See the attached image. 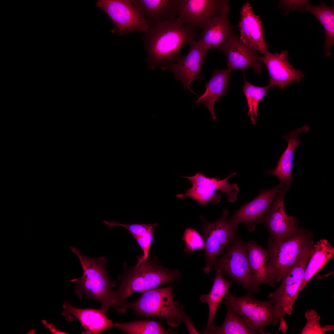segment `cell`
I'll return each instance as SVG.
<instances>
[{
  "label": "cell",
  "instance_id": "6da1fadb",
  "mask_svg": "<svg viewBox=\"0 0 334 334\" xmlns=\"http://www.w3.org/2000/svg\"><path fill=\"white\" fill-rule=\"evenodd\" d=\"M199 38L196 30L182 23L178 17L149 28L141 39L148 53L146 61L148 69L153 70L173 62L185 45Z\"/></svg>",
  "mask_w": 334,
  "mask_h": 334
},
{
  "label": "cell",
  "instance_id": "7a4b0ae2",
  "mask_svg": "<svg viewBox=\"0 0 334 334\" xmlns=\"http://www.w3.org/2000/svg\"><path fill=\"white\" fill-rule=\"evenodd\" d=\"M119 277L121 284L115 291L113 307L119 312L125 299L135 292H143L163 284L179 281L181 275L177 270L163 267L155 257L148 258L138 265L126 269Z\"/></svg>",
  "mask_w": 334,
  "mask_h": 334
},
{
  "label": "cell",
  "instance_id": "3957f363",
  "mask_svg": "<svg viewBox=\"0 0 334 334\" xmlns=\"http://www.w3.org/2000/svg\"><path fill=\"white\" fill-rule=\"evenodd\" d=\"M70 249L78 257L83 272L81 277L70 281L75 284L76 294L80 298L85 295L87 298L97 300L101 304V309L107 312L114 303L115 291L112 287L116 283L111 281L107 274L106 257L91 258L76 248L70 246Z\"/></svg>",
  "mask_w": 334,
  "mask_h": 334
},
{
  "label": "cell",
  "instance_id": "277c9868",
  "mask_svg": "<svg viewBox=\"0 0 334 334\" xmlns=\"http://www.w3.org/2000/svg\"><path fill=\"white\" fill-rule=\"evenodd\" d=\"M313 235L303 227L286 239L274 240L268 238L270 270L275 283L282 281L294 265L314 244Z\"/></svg>",
  "mask_w": 334,
  "mask_h": 334
},
{
  "label": "cell",
  "instance_id": "5b68a950",
  "mask_svg": "<svg viewBox=\"0 0 334 334\" xmlns=\"http://www.w3.org/2000/svg\"><path fill=\"white\" fill-rule=\"evenodd\" d=\"M180 304L174 302L171 285L161 288H155L142 292L139 298L130 303L123 305L121 313L128 309L133 310L138 315L144 317L153 316L164 319L169 325L178 326L181 320Z\"/></svg>",
  "mask_w": 334,
  "mask_h": 334
},
{
  "label": "cell",
  "instance_id": "8992f818",
  "mask_svg": "<svg viewBox=\"0 0 334 334\" xmlns=\"http://www.w3.org/2000/svg\"><path fill=\"white\" fill-rule=\"evenodd\" d=\"M224 302L228 303L233 310L241 315L246 325L258 333L270 334L264 331L267 326L279 323L274 302L271 300L261 301L253 297L248 292L244 295L237 297L229 293Z\"/></svg>",
  "mask_w": 334,
  "mask_h": 334
},
{
  "label": "cell",
  "instance_id": "52a82bcc",
  "mask_svg": "<svg viewBox=\"0 0 334 334\" xmlns=\"http://www.w3.org/2000/svg\"><path fill=\"white\" fill-rule=\"evenodd\" d=\"M229 214L228 210L224 209L219 219L212 222H208L203 216H200L203 223L201 231L205 243L206 261L203 271L205 274L211 270L212 264L217 256L221 254L238 236V225L229 221Z\"/></svg>",
  "mask_w": 334,
  "mask_h": 334
},
{
  "label": "cell",
  "instance_id": "ba28073f",
  "mask_svg": "<svg viewBox=\"0 0 334 334\" xmlns=\"http://www.w3.org/2000/svg\"><path fill=\"white\" fill-rule=\"evenodd\" d=\"M314 245L291 269L282 280L280 286L268 298L274 303L276 314L280 323L279 328H287L284 318L286 314H292L294 303L298 296L297 292L302 280L304 272L312 254Z\"/></svg>",
  "mask_w": 334,
  "mask_h": 334
},
{
  "label": "cell",
  "instance_id": "9c48e42d",
  "mask_svg": "<svg viewBox=\"0 0 334 334\" xmlns=\"http://www.w3.org/2000/svg\"><path fill=\"white\" fill-rule=\"evenodd\" d=\"M222 255L216 258L211 270H219L245 289L254 293L251 272L248 256L247 243L238 236Z\"/></svg>",
  "mask_w": 334,
  "mask_h": 334
},
{
  "label": "cell",
  "instance_id": "30bf717a",
  "mask_svg": "<svg viewBox=\"0 0 334 334\" xmlns=\"http://www.w3.org/2000/svg\"><path fill=\"white\" fill-rule=\"evenodd\" d=\"M236 174L234 173L230 174L222 180L217 178H209L199 172L192 176H182L190 181L192 186L185 193L178 194L176 197L178 199L191 198L205 206L209 202L215 204L220 202L221 195L216 191L220 190L226 194L229 202H233L237 199L239 188L237 184H231L228 180Z\"/></svg>",
  "mask_w": 334,
  "mask_h": 334
},
{
  "label": "cell",
  "instance_id": "8fae6325",
  "mask_svg": "<svg viewBox=\"0 0 334 334\" xmlns=\"http://www.w3.org/2000/svg\"><path fill=\"white\" fill-rule=\"evenodd\" d=\"M96 7L102 9L112 21L111 30L121 36L130 32H147L149 27L131 0H98Z\"/></svg>",
  "mask_w": 334,
  "mask_h": 334
},
{
  "label": "cell",
  "instance_id": "7c38bea8",
  "mask_svg": "<svg viewBox=\"0 0 334 334\" xmlns=\"http://www.w3.org/2000/svg\"><path fill=\"white\" fill-rule=\"evenodd\" d=\"M291 182L285 185L274 199L261 223L267 229L269 238L275 241L286 239L296 233L300 228L295 217L288 215L284 206V198Z\"/></svg>",
  "mask_w": 334,
  "mask_h": 334
},
{
  "label": "cell",
  "instance_id": "4fadbf2b",
  "mask_svg": "<svg viewBox=\"0 0 334 334\" xmlns=\"http://www.w3.org/2000/svg\"><path fill=\"white\" fill-rule=\"evenodd\" d=\"M189 44L190 49L186 55L179 56L174 62L161 69L173 72L174 78L182 82L184 90L197 95L191 89L190 84L195 79H202L201 71L208 51L196 41Z\"/></svg>",
  "mask_w": 334,
  "mask_h": 334
},
{
  "label": "cell",
  "instance_id": "5bb4252c",
  "mask_svg": "<svg viewBox=\"0 0 334 334\" xmlns=\"http://www.w3.org/2000/svg\"><path fill=\"white\" fill-rule=\"evenodd\" d=\"M228 5L225 0H181L178 17L196 30L202 29Z\"/></svg>",
  "mask_w": 334,
  "mask_h": 334
},
{
  "label": "cell",
  "instance_id": "9a60e30c",
  "mask_svg": "<svg viewBox=\"0 0 334 334\" xmlns=\"http://www.w3.org/2000/svg\"><path fill=\"white\" fill-rule=\"evenodd\" d=\"M283 186L284 183L280 182L276 187L262 191L253 200L242 205L229 220L237 225L240 223L244 224L250 231H253L256 224L261 223L263 216Z\"/></svg>",
  "mask_w": 334,
  "mask_h": 334
},
{
  "label": "cell",
  "instance_id": "2e32d148",
  "mask_svg": "<svg viewBox=\"0 0 334 334\" xmlns=\"http://www.w3.org/2000/svg\"><path fill=\"white\" fill-rule=\"evenodd\" d=\"M288 54L286 51L280 53H272L268 51L260 57V61L268 70L270 87L277 86L284 89L292 82L299 81L303 77L300 71L295 69L289 62L287 59Z\"/></svg>",
  "mask_w": 334,
  "mask_h": 334
},
{
  "label": "cell",
  "instance_id": "e0dca14e",
  "mask_svg": "<svg viewBox=\"0 0 334 334\" xmlns=\"http://www.w3.org/2000/svg\"><path fill=\"white\" fill-rule=\"evenodd\" d=\"M222 51L227 58V68L230 71L240 69L244 72L250 67L257 73L262 72V66L258 52L244 44L234 34Z\"/></svg>",
  "mask_w": 334,
  "mask_h": 334
},
{
  "label": "cell",
  "instance_id": "ac0fdd59",
  "mask_svg": "<svg viewBox=\"0 0 334 334\" xmlns=\"http://www.w3.org/2000/svg\"><path fill=\"white\" fill-rule=\"evenodd\" d=\"M228 5L219 14L211 19L202 29L199 34V44L207 51L216 48L222 51L223 47L234 34V27L230 22Z\"/></svg>",
  "mask_w": 334,
  "mask_h": 334
},
{
  "label": "cell",
  "instance_id": "d6986e66",
  "mask_svg": "<svg viewBox=\"0 0 334 334\" xmlns=\"http://www.w3.org/2000/svg\"><path fill=\"white\" fill-rule=\"evenodd\" d=\"M240 14V40L252 49L264 54L268 51V47L263 36L262 22L259 16L254 13L248 1L242 6Z\"/></svg>",
  "mask_w": 334,
  "mask_h": 334
},
{
  "label": "cell",
  "instance_id": "ffe728a7",
  "mask_svg": "<svg viewBox=\"0 0 334 334\" xmlns=\"http://www.w3.org/2000/svg\"><path fill=\"white\" fill-rule=\"evenodd\" d=\"M181 0H131L149 28L178 15Z\"/></svg>",
  "mask_w": 334,
  "mask_h": 334
},
{
  "label": "cell",
  "instance_id": "44dd1931",
  "mask_svg": "<svg viewBox=\"0 0 334 334\" xmlns=\"http://www.w3.org/2000/svg\"><path fill=\"white\" fill-rule=\"evenodd\" d=\"M248 256L251 272L254 294L258 293L260 286L267 284L273 287L275 282L270 270V256L268 250L255 241L246 242Z\"/></svg>",
  "mask_w": 334,
  "mask_h": 334
},
{
  "label": "cell",
  "instance_id": "7402d4cb",
  "mask_svg": "<svg viewBox=\"0 0 334 334\" xmlns=\"http://www.w3.org/2000/svg\"><path fill=\"white\" fill-rule=\"evenodd\" d=\"M63 310L62 315L70 321L73 315L80 322L85 330L84 334H99L108 330L115 326V323L106 316L101 309H79L74 307L66 301L63 304Z\"/></svg>",
  "mask_w": 334,
  "mask_h": 334
},
{
  "label": "cell",
  "instance_id": "603a6c76",
  "mask_svg": "<svg viewBox=\"0 0 334 334\" xmlns=\"http://www.w3.org/2000/svg\"><path fill=\"white\" fill-rule=\"evenodd\" d=\"M231 71L228 68L222 70L217 69L212 73L209 80L205 84L204 92L198 96L194 101L205 105L210 111L214 121L216 119L213 109L214 103L229 90L228 84L231 79L229 75Z\"/></svg>",
  "mask_w": 334,
  "mask_h": 334
},
{
  "label": "cell",
  "instance_id": "cb8c5ba5",
  "mask_svg": "<svg viewBox=\"0 0 334 334\" xmlns=\"http://www.w3.org/2000/svg\"><path fill=\"white\" fill-rule=\"evenodd\" d=\"M309 129V126L305 125L282 136V137L288 142V145L282 153L275 169L268 171L269 174L276 176L280 182L283 183L293 181L292 169L293 153L296 148L300 145L298 136L300 133L307 132Z\"/></svg>",
  "mask_w": 334,
  "mask_h": 334
},
{
  "label": "cell",
  "instance_id": "d4e9b609",
  "mask_svg": "<svg viewBox=\"0 0 334 334\" xmlns=\"http://www.w3.org/2000/svg\"><path fill=\"white\" fill-rule=\"evenodd\" d=\"M213 284L210 292L208 294L202 295L200 300L203 303H207L209 308L207 325L203 334L206 333L214 326L213 322L219 305L224 297L229 293V289L233 283L232 280L225 279L219 270L216 271Z\"/></svg>",
  "mask_w": 334,
  "mask_h": 334
},
{
  "label": "cell",
  "instance_id": "484cf974",
  "mask_svg": "<svg viewBox=\"0 0 334 334\" xmlns=\"http://www.w3.org/2000/svg\"><path fill=\"white\" fill-rule=\"evenodd\" d=\"M334 248L328 240L322 239L314 244L313 249L306 268L303 279L297 292L298 296L312 277L333 259Z\"/></svg>",
  "mask_w": 334,
  "mask_h": 334
},
{
  "label": "cell",
  "instance_id": "4316f807",
  "mask_svg": "<svg viewBox=\"0 0 334 334\" xmlns=\"http://www.w3.org/2000/svg\"><path fill=\"white\" fill-rule=\"evenodd\" d=\"M320 3L318 6H314L308 3L306 5L305 10L312 13L324 28L326 36L324 47L326 55L329 56L331 54V47L334 42V7Z\"/></svg>",
  "mask_w": 334,
  "mask_h": 334
},
{
  "label": "cell",
  "instance_id": "83f0119b",
  "mask_svg": "<svg viewBox=\"0 0 334 334\" xmlns=\"http://www.w3.org/2000/svg\"><path fill=\"white\" fill-rule=\"evenodd\" d=\"M227 308L225 320L220 326H214L206 334H256L246 325L244 320L232 309L227 303L224 302Z\"/></svg>",
  "mask_w": 334,
  "mask_h": 334
},
{
  "label": "cell",
  "instance_id": "f1b7e54d",
  "mask_svg": "<svg viewBox=\"0 0 334 334\" xmlns=\"http://www.w3.org/2000/svg\"><path fill=\"white\" fill-rule=\"evenodd\" d=\"M118 329L130 334H177L171 329L165 330L161 324L152 320L134 321L129 322H116Z\"/></svg>",
  "mask_w": 334,
  "mask_h": 334
},
{
  "label": "cell",
  "instance_id": "f546056e",
  "mask_svg": "<svg viewBox=\"0 0 334 334\" xmlns=\"http://www.w3.org/2000/svg\"><path fill=\"white\" fill-rule=\"evenodd\" d=\"M245 79L243 89L246 97L248 108V116L252 123L256 124L257 108L260 100L264 97L270 87L268 85L264 87H259L252 85Z\"/></svg>",
  "mask_w": 334,
  "mask_h": 334
},
{
  "label": "cell",
  "instance_id": "4dcf8cb0",
  "mask_svg": "<svg viewBox=\"0 0 334 334\" xmlns=\"http://www.w3.org/2000/svg\"><path fill=\"white\" fill-rule=\"evenodd\" d=\"M182 239L185 244L184 251L187 254L191 255L197 250H204L205 243L204 239L199 233L192 228H187L185 231Z\"/></svg>",
  "mask_w": 334,
  "mask_h": 334
},
{
  "label": "cell",
  "instance_id": "1f68e13d",
  "mask_svg": "<svg viewBox=\"0 0 334 334\" xmlns=\"http://www.w3.org/2000/svg\"><path fill=\"white\" fill-rule=\"evenodd\" d=\"M103 222L110 227L121 226L127 229L135 238L143 236L148 233L152 232L156 228L158 224H122L117 221H104Z\"/></svg>",
  "mask_w": 334,
  "mask_h": 334
},
{
  "label": "cell",
  "instance_id": "d6a6232c",
  "mask_svg": "<svg viewBox=\"0 0 334 334\" xmlns=\"http://www.w3.org/2000/svg\"><path fill=\"white\" fill-rule=\"evenodd\" d=\"M307 319L306 324L301 332V334L324 333L325 332L331 330L330 327L323 328L319 323L320 317L316 311L310 310L306 314Z\"/></svg>",
  "mask_w": 334,
  "mask_h": 334
},
{
  "label": "cell",
  "instance_id": "836d02e7",
  "mask_svg": "<svg viewBox=\"0 0 334 334\" xmlns=\"http://www.w3.org/2000/svg\"><path fill=\"white\" fill-rule=\"evenodd\" d=\"M153 237L152 232L143 236L134 238L142 249L143 253L141 256L138 257V261L136 265H139L148 258L149 252L153 242Z\"/></svg>",
  "mask_w": 334,
  "mask_h": 334
},
{
  "label": "cell",
  "instance_id": "e575fe53",
  "mask_svg": "<svg viewBox=\"0 0 334 334\" xmlns=\"http://www.w3.org/2000/svg\"><path fill=\"white\" fill-rule=\"evenodd\" d=\"M180 314L181 320L184 322L189 334H200L195 328L191 318L185 313L184 306L181 304Z\"/></svg>",
  "mask_w": 334,
  "mask_h": 334
}]
</instances>
